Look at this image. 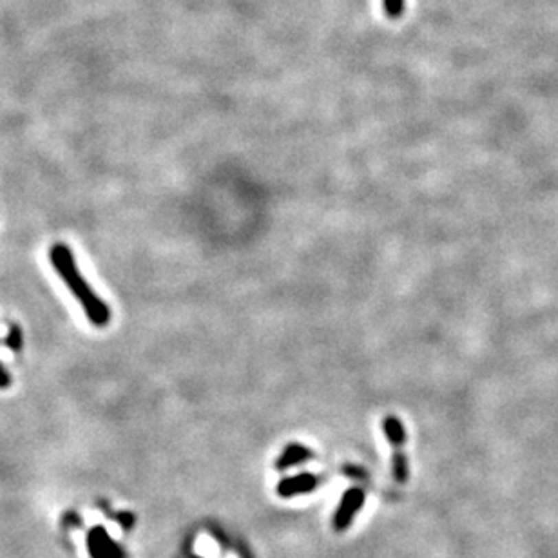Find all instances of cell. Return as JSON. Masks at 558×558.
I'll use <instances>...</instances> for the list:
<instances>
[{"mask_svg": "<svg viewBox=\"0 0 558 558\" xmlns=\"http://www.w3.org/2000/svg\"><path fill=\"white\" fill-rule=\"evenodd\" d=\"M49 259L53 267H55L56 274L62 278L65 287L71 290V294L75 295L82 304L85 315L91 321V324H95L98 328L107 326L111 321V309L109 304L104 303L98 295L95 294V290L91 289L82 272L76 267V261L73 258V252L67 245L56 243L51 247L49 250Z\"/></svg>", "mask_w": 558, "mask_h": 558, "instance_id": "cell-1", "label": "cell"}, {"mask_svg": "<svg viewBox=\"0 0 558 558\" xmlns=\"http://www.w3.org/2000/svg\"><path fill=\"white\" fill-rule=\"evenodd\" d=\"M384 434L388 437V443L392 446V457H394V477L399 482H404L408 477V462H406V455L403 451L404 446V428L403 423L399 421L395 415H388L384 418Z\"/></svg>", "mask_w": 558, "mask_h": 558, "instance_id": "cell-2", "label": "cell"}, {"mask_svg": "<svg viewBox=\"0 0 558 558\" xmlns=\"http://www.w3.org/2000/svg\"><path fill=\"white\" fill-rule=\"evenodd\" d=\"M310 458V451L306 448H303L301 444H290L289 448L284 449L281 458L278 460V469H284L292 466V464H299Z\"/></svg>", "mask_w": 558, "mask_h": 558, "instance_id": "cell-3", "label": "cell"}, {"mask_svg": "<svg viewBox=\"0 0 558 558\" xmlns=\"http://www.w3.org/2000/svg\"><path fill=\"white\" fill-rule=\"evenodd\" d=\"M5 346L13 352H19L22 348V332H20L19 326H11L10 334H8V339H5Z\"/></svg>", "mask_w": 558, "mask_h": 558, "instance_id": "cell-4", "label": "cell"}, {"mask_svg": "<svg viewBox=\"0 0 558 558\" xmlns=\"http://www.w3.org/2000/svg\"><path fill=\"white\" fill-rule=\"evenodd\" d=\"M401 10H403V0H386V11H388L390 15H399Z\"/></svg>", "mask_w": 558, "mask_h": 558, "instance_id": "cell-5", "label": "cell"}, {"mask_svg": "<svg viewBox=\"0 0 558 558\" xmlns=\"http://www.w3.org/2000/svg\"><path fill=\"white\" fill-rule=\"evenodd\" d=\"M11 386V375L10 372L2 366V363H0V390L4 388H10Z\"/></svg>", "mask_w": 558, "mask_h": 558, "instance_id": "cell-6", "label": "cell"}]
</instances>
